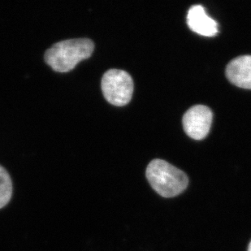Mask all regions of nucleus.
Instances as JSON below:
<instances>
[{"instance_id":"1","label":"nucleus","mask_w":251,"mask_h":251,"mask_svg":"<svg viewBox=\"0 0 251 251\" xmlns=\"http://www.w3.org/2000/svg\"><path fill=\"white\" fill-rule=\"evenodd\" d=\"M94 49L95 43L90 38H70L53 44L46 50L44 59L55 71L66 73L89 58Z\"/></svg>"},{"instance_id":"2","label":"nucleus","mask_w":251,"mask_h":251,"mask_svg":"<svg viewBox=\"0 0 251 251\" xmlns=\"http://www.w3.org/2000/svg\"><path fill=\"white\" fill-rule=\"evenodd\" d=\"M150 185L164 198H173L184 192L189 179L184 172L163 159H154L146 172Z\"/></svg>"},{"instance_id":"3","label":"nucleus","mask_w":251,"mask_h":251,"mask_svg":"<svg viewBox=\"0 0 251 251\" xmlns=\"http://www.w3.org/2000/svg\"><path fill=\"white\" fill-rule=\"evenodd\" d=\"M101 84L105 99L112 104L124 106L132 99L133 81L127 72L109 69L103 74Z\"/></svg>"},{"instance_id":"4","label":"nucleus","mask_w":251,"mask_h":251,"mask_svg":"<svg viewBox=\"0 0 251 251\" xmlns=\"http://www.w3.org/2000/svg\"><path fill=\"white\" fill-rule=\"evenodd\" d=\"M213 120V113L205 105H195L190 107L183 116V127L190 138L201 140L206 138Z\"/></svg>"},{"instance_id":"5","label":"nucleus","mask_w":251,"mask_h":251,"mask_svg":"<svg viewBox=\"0 0 251 251\" xmlns=\"http://www.w3.org/2000/svg\"><path fill=\"white\" fill-rule=\"evenodd\" d=\"M187 24L200 35L213 37L218 33V23L206 14L201 5H194L188 11Z\"/></svg>"},{"instance_id":"6","label":"nucleus","mask_w":251,"mask_h":251,"mask_svg":"<svg viewBox=\"0 0 251 251\" xmlns=\"http://www.w3.org/2000/svg\"><path fill=\"white\" fill-rule=\"evenodd\" d=\"M226 76L233 85L251 90V55H242L231 60L226 68Z\"/></svg>"},{"instance_id":"7","label":"nucleus","mask_w":251,"mask_h":251,"mask_svg":"<svg viewBox=\"0 0 251 251\" xmlns=\"http://www.w3.org/2000/svg\"><path fill=\"white\" fill-rule=\"evenodd\" d=\"M12 196V179L7 171L0 165V209L9 203Z\"/></svg>"},{"instance_id":"8","label":"nucleus","mask_w":251,"mask_h":251,"mask_svg":"<svg viewBox=\"0 0 251 251\" xmlns=\"http://www.w3.org/2000/svg\"><path fill=\"white\" fill-rule=\"evenodd\" d=\"M248 251H251V242L250 243L249 247H248Z\"/></svg>"}]
</instances>
